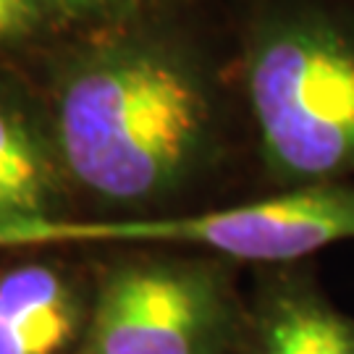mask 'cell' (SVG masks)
I'll return each mask as SVG.
<instances>
[{
  "label": "cell",
  "mask_w": 354,
  "mask_h": 354,
  "mask_svg": "<svg viewBox=\"0 0 354 354\" xmlns=\"http://www.w3.org/2000/svg\"><path fill=\"white\" fill-rule=\"evenodd\" d=\"M55 76L50 140L66 184L111 207L189 189L223 152V95L187 39L137 24L95 32Z\"/></svg>",
  "instance_id": "1"
},
{
  "label": "cell",
  "mask_w": 354,
  "mask_h": 354,
  "mask_svg": "<svg viewBox=\"0 0 354 354\" xmlns=\"http://www.w3.org/2000/svg\"><path fill=\"white\" fill-rule=\"evenodd\" d=\"M239 84L273 184L354 176V0H260L241 32Z\"/></svg>",
  "instance_id": "2"
},
{
  "label": "cell",
  "mask_w": 354,
  "mask_h": 354,
  "mask_svg": "<svg viewBox=\"0 0 354 354\" xmlns=\"http://www.w3.org/2000/svg\"><path fill=\"white\" fill-rule=\"evenodd\" d=\"M244 333L231 276L218 260H134L100 283L87 354H226Z\"/></svg>",
  "instance_id": "3"
},
{
  "label": "cell",
  "mask_w": 354,
  "mask_h": 354,
  "mask_svg": "<svg viewBox=\"0 0 354 354\" xmlns=\"http://www.w3.org/2000/svg\"><path fill=\"white\" fill-rule=\"evenodd\" d=\"M247 333L250 354H354V317L294 270L263 283Z\"/></svg>",
  "instance_id": "4"
},
{
  "label": "cell",
  "mask_w": 354,
  "mask_h": 354,
  "mask_svg": "<svg viewBox=\"0 0 354 354\" xmlns=\"http://www.w3.org/2000/svg\"><path fill=\"white\" fill-rule=\"evenodd\" d=\"M79 323V297L58 266L24 263L0 276V354H61Z\"/></svg>",
  "instance_id": "5"
},
{
  "label": "cell",
  "mask_w": 354,
  "mask_h": 354,
  "mask_svg": "<svg viewBox=\"0 0 354 354\" xmlns=\"http://www.w3.org/2000/svg\"><path fill=\"white\" fill-rule=\"evenodd\" d=\"M64 184L50 131L0 95V228L58 218Z\"/></svg>",
  "instance_id": "6"
},
{
  "label": "cell",
  "mask_w": 354,
  "mask_h": 354,
  "mask_svg": "<svg viewBox=\"0 0 354 354\" xmlns=\"http://www.w3.org/2000/svg\"><path fill=\"white\" fill-rule=\"evenodd\" d=\"M61 24L87 26L92 32L118 29V26L137 24L142 13L155 0H48Z\"/></svg>",
  "instance_id": "7"
},
{
  "label": "cell",
  "mask_w": 354,
  "mask_h": 354,
  "mask_svg": "<svg viewBox=\"0 0 354 354\" xmlns=\"http://www.w3.org/2000/svg\"><path fill=\"white\" fill-rule=\"evenodd\" d=\"M58 21L48 0H0V50L29 45Z\"/></svg>",
  "instance_id": "8"
}]
</instances>
